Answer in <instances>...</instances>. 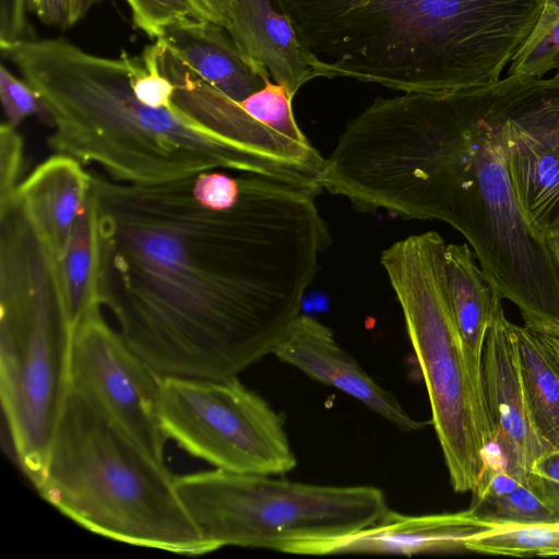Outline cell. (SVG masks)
Returning a JSON list of instances; mask_svg holds the SVG:
<instances>
[{
    "label": "cell",
    "mask_w": 559,
    "mask_h": 559,
    "mask_svg": "<svg viewBox=\"0 0 559 559\" xmlns=\"http://www.w3.org/2000/svg\"><path fill=\"white\" fill-rule=\"evenodd\" d=\"M465 549L522 558L559 556V522L497 524L471 537Z\"/></svg>",
    "instance_id": "22"
},
{
    "label": "cell",
    "mask_w": 559,
    "mask_h": 559,
    "mask_svg": "<svg viewBox=\"0 0 559 559\" xmlns=\"http://www.w3.org/2000/svg\"><path fill=\"white\" fill-rule=\"evenodd\" d=\"M559 20V0H544L540 16L531 35L522 46H530L538 40ZM521 46V47H522Z\"/></svg>",
    "instance_id": "32"
},
{
    "label": "cell",
    "mask_w": 559,
    "mask_h": 559,
    "mask_svg": "<svg viewBox=\"0 0 559 559\" xmlns=\"http://www.w3.org/2000/svg\"><path fill=\"white\" fill-rule=\"evenodd\" d=\"M176 488L215 549L239 546L333 555L388 510L372 486H324L216 468L176 477Z\"/></svg>",
    "instance_id": "8"
},
{
    "label": "cell",
    "mask_w": 559,
    "mask_h": 559,
    "mask_svg": "<svg viewBox=\"0 0 559 559\" xmlns=\"http://www.w3.org/2000/svg\"><path fill=\"white\" fill-rule=\"evenodd\" d=\"M160 379L162 374L108 325L102 308L90 312L73 329L69 386L164 462L168 438L159 419Z\"/></svg>",
    "instance_id": "11"
},
{
    "label": "cell",
    "mask_w": 559,
    "mask_h": 559,
    "mask_svg": "<svg viewBox=\"0 0 559 559\" xmlns=\"http://www.w3.org/2000/svg\"><path fill=\"white\" fill-rule=\"evenodd\" d=\"M0 99L8 123L17 127L26 118L37 115L48 124L47 110L38 93L3 63L0 66Z\"/></svg>",
    "instance_id": "25"
},
{
    "label": "cell",
    "mask_w": 559,
    "mask_h": 559,
    "mask_svg": "<svg viewBox=\"0 0 559 559\" xmlns=\"http://www.w3.org/2000/svg\"><path fill=\"white\" fill-rule=\"evenodd\" d=\"M556 73H557V74H559V69L557 70V72H556Z\"/></svg>",
    "instance_id": "35"
},
{
    "label": "cell",
    "mask_w": 559,
    "mask_h": 559,
    "mask_svg": "<svg viewBox=\"0 0 559 559\" xmlns=\"http://www.w3.org/2000/svg\"><path fill=\"white\" fill-rule=\"evenodd\" d=\"M28 0H0V46L8 48L29 36Z\"/></svg>",
    "instance_id": "30"
},
{
    "label": "cell",
    "mask_w": 559,
    "mask_h": 559,
    "mask_svg": "<svg viewBox=\"0 0 559 559\" xmlns=\"http://www.w3.org/2000/svg\"><path fill=\"white\" fill-rule=\"evenodd\" d=\"M24 143L17 127L0 126V207L11 202L23 171Z\"/></svg>",
    "instance_id": "27"
},
{
    "label": "cell",
    "mask_w": 559,
    "mask_h": 559,
    "mask_svg": "<svg viewBox=\"0 0 559 559\" xmlns=\"http://www.w3.org/2000/svg\"><path fill=\"white\" fill-rule=\"evenodd\" d=\"M471 509L495 524L559 522L557 513L533 489L528 473L503 464L484 471Z\"/></svg>",
    "instance_id": "20"
},
{
    "label": "cell",
    "mask_w": 559,
    "mask_h": 559,
    "mask_svg": "<svg viewBox=\"0 0 559 559\" xmlns=\"http://www.w3.org/2000/svg\"><path fill=\"white\" fill-rule=\"evenodd\" d=\"M293 97L285 87L269 81L240 105L257 121L276 133L299 143H309L295 119Z\"/></svg>",
    "instance_id": "23"
},
{
    "label": "cell",
    "mask_w": 559,
    "mask_h": 559,
    "mask_svg": "<svg viewBox=\"0 0 559 559\" xmlns=\"http://www.w3.org/2000/svg\"><path fill=\"white\" fill-rule=\"evenodd\" d=\"M559 69V20L538 40L513 55L508 75L540 79Z\"/></svg>",
    "instance_id": "26"
},
{
    "label": "cell",
    "mask_w": 559,
    "mask_h": 559,
    "mask_svg": "<svg viewBox=\"0 0 559 559\" xmlns=\"http://www.w3.org/2000/svg\"><path fill=\"white\" fill-rule=\"evenodd\" d=\"M499 122L516 202L534 234H559V74L484 85Z\"/></svg>",
    "instance_id": "10"
},
{
    "label": "cell",
    "mask_w": 559,
    "mask_h": 559,
    "mask_svg": "<svg viewBox=\"0 0 559 559\" xmlns=\"http://www.w3.org/2000/svg\"><path fill=\"white\" fill-rule=\"evenodd\" d=\"M1 51L41 98L52 128L49 147L83 166L140 185L226 169L301 187L274 159L207 130L176 105L139 100L126 51L103 57L64 38H28Z\"/></svg>",
    "instance_id": "3"
},
{
    "label": "cell",
    "mask_w": 559,
    "mask_h": 559,
    "mask_svg": "<svg viewBox=\"0 0 559 559\" xmlns=\"http://www.w3.org/2000/svg\"><path fill=\"white\" fill-rule=\"evenodd\" d=\"M135 27L150 38H160L165 31L183 20L198 17L190 0H126ZM200 20V19H199Z\"/></svg>",
    "instance_id": "24"
},
{
    "label": "cell",
    "mask_w": 559,
    "mask_h": 559,
    "mask_svg": "<svg viewBox=\"0 0 559 559\" xmlns=\"http://www.w3.org/2000/svg\"><path fill=\"white\" fill-rule=\"evenodd\" d=\"M98 269V217L91 187L90 195L75 219L61 260L67 309L73 329L90 312L102 308Z\"/></svg>",
    "instance_id": "19"
},
{
    "label": "cell",
    "mask_w": 559,
    "mask_h": 559,
    "mask_svg": "<svg viewBox=\"0 0 559 559\" xmlns=\"http://www.w3.org/2000/svg\"><path fill=\"white\" fill-rule=\"evenodd\" d=\"M176 477L69 386L35 487L62 514L104 537L190 556L216 550L181 500Z\"/></svg>",
    "instance_id": "5"
},
{
    "label": "cell",
    "mask_w": 559,
    "mask_h": 559,
    "mask_svg": "<svg viewBox=\"0 0 559 559\" xmlns=\"http://www.w3.org/2000/svg\"><path fill=\"white\" fill-rule=\"evenodd\" d=\"M497 524L481 519L473 509L407 515L388 510L376 523L343 539L338 554L418 555L466 550L467 540Z\"/></svg>",
    "instance_id": "16"
},
{
    "label": "cell",
    "mask_w": 559,
    "mask_h": 559,
    "mask_svg": "<svg viewBox=\"0 0 559 559\" xmlns=\"http://www.w3.org/2000/svg\"><path fill=\"white\" fill-rule=\"evenodd\" d=\"M547 242L550 247V250L555 257V260L558 264V267H559V234L558 235H555V236H551L547 239Z\"/></svg>",
    "instance_id": "34"
},
{
    "label": "cell",
    "mask_w": 559,
    "mask_h": 559,
    "mask_svg": "<svg viewBox=\"0 0 559 559\" xmlns=\"http://www.w3.org/2000/svg\"><path fill=\"white\" fill-rule=\"evenodd\" d=\"M341 76L403 93L490 84L535 27L544 0H273Z\"/></svg>",
    "instance_id": "4"
},
{
    "label": "cell",
    "mask_w": 559,
    "mask_h": 559,
    "mask_svg": "<svg viewBox=\"0 0 559 559\" xmlns=\"http://www.w3.org/2000/svg\"><path fill=\"white\" fill-rule=\"evenodd\" d=\"M158 39L204 82L239 104L271 81L246 61L216 23L190 17L169 26Z\"/></svg>",
    "instance_id": "17"
},
{
    "label": "cell",
    "mask_w": 559,
    "mask_h": 559,
    "mask_svg": "<svg viewBox=\"0 0 559 559\" xmlns=\"http://www.w3.org/2000/svg\"><path fill=\"white\" fill-rule=\"evenodd\" d=\"M159 419L168 439L216 468L274 476L297 465L282 415L237 377L162 376Z\"/></svg>",
    "instance_id": "9"
},
{
    "label": "cell",
    "mask_w": 559,
    "mask_h": 559,
    "mask_svg": "<svg viewBox=\"0 0 559 559\" xmlns=\"http://www.w3.org/2000/svg\"><path fill=\"white\" fill-rule=\"evenodd\" d=\"M91 187L90 170L55 153L22 179L12 198L60 261Z\"/></svg>",
    "instance_id": "15"
},
{
    "label": "cell",
    "mask_w": 559,
    "mask_h": 559,
    "mask_svg": "<svg viewBox=\"0 0 559 559\" xmlns=\"http://www.w3.org/2000/svg\"><path fill=\"white\" fill-rule=\"evenodd\" d=\"M528 477L535 492L559 516V449L538 456L531 466Z\"/></svg>",
    "instance_id": "29"
},
{
    "label": "cell",
    "mask_w": 559,
    "mask_h": 559,
    "mask_svg": "<svg viewBox=\"0 0 559 559\" xmlns=\"http://www.w3.org/2000/svg\"><path fill=\"white\" fill-rule=\"evenodd\" d=\"M537 336L545 354L559 374V336H545L540 334H537Z\"/></svg>",
    "instance_id": "33"
},
{
    "label": "cell",
    "mask_w": 559,
    "mask_h": 559,
    "mask_svg": "<svg viewBox=\"0 0 559 559\" xmlns=\"http://www.w3.org/2000/svg\"><path fill=\"white\" fill-rule=\"evenodd\" d=\"M497 297L481 355L483 389L492 441L510 468L530 472L534 461L554 450L530 416L522 377L516 324Z\"/></svg>",
    "instance_id": "12"
},
{
    "label": "cell",
    "mask_w": 559,
    "mask_h": 559,
    "mask_svg": "<svg viewBox=\"0 0 559 559\" xmlns=\"http://www.w3.org/2000/svg\"><path fill=\"white\" fill-rule=\"evenodd\" d=\"M522 377L533 425L552 449H559V374L537 334L516 325Z\"/></svg>",
    "instance_id": "21"
},
{
    "label": "cell",
    "mask_w": 559,
    "mask_h": 559,
    "mask_svg": "<svg viewBox=\"0 0 559 559\" xmlns=\"http://www.w3.org/2000/svg\"><path fill=\"white\" fill-rule=\"evenodd\" d=\"M229 171L140 185L90 170L100 305L162 376L229 379L273 354L331 243L314 193Z\"/></svg>",
    "instance_id": "1"
},
{
    "label": "cell",
    "mask_w": 559,
    "mask_h": 559,
    "mask_svg": "<svg viewBox=\"0 0 559 559\" xmlns=\"http://www.w3.org/2000/svg\"><path fill=\"white\" fill-rule=\"evenodd\" d=\"M103 0H28V10L38 20L59 29H68L81 21Z\"/></svg>",
    "instance_id": "28"
},
{
    "label": "cell",
    "mask_w": 559,
    "mask_h": 559,
    "mask_svg": "<svg viewBox=\"0 0 559 559\" xmlns=\"http://www.w3.org/2000/svg\"><path fill=\"white\" fill-rule=\"evenodd\" d=\"M467 243H447L443 267L454 319L473 361L481 367L486 334L498 297Z\"/></svg>",
    "instance_id": "18"
},
{
    "label": "cell",
    "mask_w": 559,
    "mask_h": 559,
    "mask_svg": "<svg viewBox=\"0 0 559 559\" xmlns=\"http://www.w3.org/2000/svg\"><path fill=\"white\" fill-rule=\"evenodd\" d=\"M61 261L12 201L0 210V389L17 461L41 477L69 391Z\"/></svg>",
    "instance_id": "6"
},
{
    "label": "cell",
    "mask_w": 559,
    "mask_h": 559,
    "mask_svg": "<svg viewBox=\"0 0 559 559\" xmlns=\"http://www.w3.org/2000/svg\"><path fill=\"white\" fill-rule=\"evenodd\" d=\"M445 241L426 231L395 241L380 262L402 308L452 488L473 492L492 441L481 367L468 354L444 277Z\"/></svg>",
    "instance_id": "7"
},
{
    "label": "cell",
    "mask_w": 559,
    "mask_h": 559,
    "mask_svg": "<svg viewBox=\"0 0 559 559\" xmlns=\"http://www.w3.org/2000/svg\"><path fill=\"white\" fill-rule=\"evenodd\" d=\"M273 355L313 380L355 397L403 431L424 426L340 346L330 328L310 316H298Z\"/></svg>",
    "instance_id": "14"
},
{
    "label": "cell",
    "mask_w": 559,
    "mask_h": 559,
    "mask_svg": "<svg viewBox=\"0 0 559 559\" xmlns=\"http://www.w3.org/2000/svg\"><path fill=\"white\" fill-rule=\"evenodd\" d=\"M225 28L246 61L293 98L314 78L341 76L301 41L271 0H234Z\"/></svg>",
    "instance_id": "13"
},
{
    "label": "cell",
    "mask_w": 559,
    "mask_h": 559,
    "mask_svg": "<svg viewBox=\"0 0 559 559\" xmlns=\"http://www.w3.org/2000/svg\"><path fill=\"white\" fill-rule=\"evenodd\" d=\"M200 20L226 26L234 0H190Z\"/></svg>",
    "instance_id": "31"
},
{
    "label": "cell",
    "mask_w": 559,
    "mask_h": 559,
    "mask_svg": "<svg viewBox=\"0 0 559 559\" xmlns=\"http://www.w3.org/2000/svg\"><path fill=\"white\" fill-rule=\"evenodd\" d=\"M321 186L359 212L451 225L524 326L559 336V267L516 202L484 85L374 99L341 133Z\"/></svg>",
    "instance_id": "2"
}]
</instances>
